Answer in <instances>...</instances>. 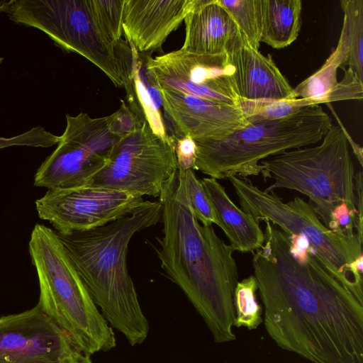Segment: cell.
I'll use <instances>...</instances> for the list:
<instances>
[{"label":"cell","mask_w":363,"mask_h":363,"mask_svg":"<svg viewBox=\"0 0 363 363\" xmlns=\"http://www.w3.org/2000/svg\"><path fill=\"white\" fill-rule=\"evenodd\" d=\"M332 125L320 105L305 107L285 118L252 120L225 138L194 140V169L216 179L257 176L261 161L321 141Z\"/></svg>","instance_id":"cell-5"},{"label":"cell","mask_w":363,"mask_h":363,"mask_svg":"<svg viewBox=\"0 0 363 363\" xmlns=\"http://www.w3.org/2000/svg\"><path fill=\"white\" fill-rule=\"evenodd\" d=\"M60 363H93L90 356L72 345L65 353Z\"/></svg>","instance_id":"cell-32"},{"label":"cell","mask_w":363,"mask_h":363,"mask_svg":"<svg viewBox=\"0 0 363 363\" xmlns=\"http://www.w3.org/2000/svg\"><path fill=\"white\" fill-rule=\"evenodd\" d=\"M130 45L133 60L130 86L127 91L129 108L141 121H147L157 135L164 140L174 141L166 131L160 111L161 89L146 66L145 54L138 52L133 45Z\"/></svg>","instance_id":"cell-20"},{"label":"cell","mask_w":363,"mask_h":363,"mask_svg":"<svg viewBox=\"0 0 363 363\" xmlns=\"http://www.w3.org/2000/svg\"><path fill=\"white\" fill-rule=\"evenodd\" d=\"M6 13L13 23L38 29L60 48L85 57L123 87L116 45L101 33L88 0H14Z\"/></svg>","instance_id":"cell-8"},{"label":"cell","mask_w":363,"mask_h":363,"mask_svg":"<svg viewBox=\"0 0 363 363\" xmlns=\"http://www.w3.org/2000/svg\"><path fill=\"white\" fill-rule=\"evenodd\" d=\"M113 114L92 118L86 113L66 115V128L55 150L34 177L35 186L48 189L84 186L108 163L123 136L111 127Z\"/></svg>","instance_id":"cell-9"},{"label":"cell","mask_w":363,"mask_h":363,"mask_svg":"<svg viewBox=\"0 0 363 363\" xmlns=\"http://www.w3.org/2000/svg\"><path fill=\"white\" fill-rule=\"evenodd\" d=\"M145 62L161 89L240 106L227 53L196 54L180 48L155 57L145 54Z\"/></svg>","instance_id":"cell-12"},{"label":"cell","mask_w":363,"mask_h":363,"mask_svg":"<svg viewBox=\"0 0 363 363\" xmlns=\"http://www.w3.org/2000/svg\"><path fill=\"white\" fill-rule=\"evenodd\" d=\"M181 171V170H180ZM190 206L199 221L203 225L218 226L219 222L209 199L193 169L182 171Z\"/></svg>","instance_id":"cell-27"},{"label":"cell","mask_w":363,"mask_h":363,"mask_svg":"<svg viewBox=\"0 0 363 363\" xmlns=\"http://www.w3.org/2000/svg\"><path fill=\"white\" fill-rule=\"evenodd\" d=\"M349 144L342 128L332 125L315 146L292 149L260 162V174L274 183L265 190L287 189L309 198L310 204L328 227L330 215L345 202L356 208L355 174Z\"/></svg>","instance_id":"cell-6"},{"label":"cell","mask_w":363,"mask_h":363,"mask_svg":"<svg viewBox=\"0 0 363 363\" xmlns=\"http://www.w3.org/2000/svg\"><path fill=\"white\" fill-rule=\"evenodd\" d=\"M91 16L104 38L112 45L121 40L124 0H88Z\"/></svg>","instance_id":"cell-26"},{"label":"cell","mask_w":363,"mask_h":363,"mask_svg":"<svg viewBox=\"0 0 363 363\" xmlns=\"http://www.w3.org/2000/svg\"><path fill=\"white\" fill-rule=\"evenodd\" d=\"M318 105L309 98H296L282 100H241L240 106L248 121L255 119H278L287 117L301 109Z\"/></svg>","instance_id":"cell-25"},{"label":"cell","mask_w":363,"mask_h":363,"mask_svg":"<svg viewBox=\"0 0 363 363\" xmlns=\"http://www.w3.org/2000/svg\"><path fill=\"white\" fill-rule=\"evenodd\" d=\"M223 230L234 250L253 253L264 242V234L251 216L238 208L229 198L225 189L211 177L201 180Z\"/></svg>","instance_id":"cell-19"},{"label":"cell","mask_w":363,"mask_h":363,"mask_svg":"<svg viewBox=\"0 0 363 363\" xmlns=\"http://www.w3.org/2000/svg\"><path fill=\"white\" fill-rule=\"evenodd\" d=\"M177 170L174 141L157 135L145 121L121 139L106 165L85 186L159 197Z\"/></svg>","instance_id":"cell-10"},{"label":"cell","mask_w":363,"mask_h":363,"mask_svg":"<svg viewBox=\"0 0 363 363\" xmlns=\"http://www.w3.org/2000/svg\"><path fill=\"white\" fill-rule=\"evenodd\" d=\"M348 55V36L343 23L337 45L323 65L294 88L296 97L313 99L318 105L362 99L363 82L351 70L343 69L347 65Z\"/></svg>","instance_id":"cell-18"},{"label":"cell","mask_w":363,"mask_h":363,"mask_svg":"<svg viewBox=\"0 0 363 363\" xmlns=\"http://www.w3.org/2000/svg\"><path fill=\"white\" fill-rule=\"evenodd\" d=\"M161 91L165 126L172 138L221 139L249 123L239 106L172 90Z\"/></svg>","instance_id":"cell-14"},{"label":"cell","mask_w":363,"mask_h":363,"mask_svg":"<svg viewBox=\"0 0 363 363\" xmlns=\"http://www.w3.org/2000/svg\"><path fill=\"white\" fill-rule=\"evenodd\" d=\"M159 201L163 228L157 254L161 267L203 319L216 342L235 340L233 296L239 275L234 249L212 225L199 223L182 171L165 184Z\"/></svg>","instance_id":"cell-2"},{"label":"cell","mask_w":363,"mask_h":363,"mask_svg":"<svg viewBox=\"0 0 363 363\" xmlns=\"http://www.w3.org/2000/svg\"><path fill=\"white\" fill-rule=\"evenodd\" d=\"M327 106L329 107L330 110L332 111L333 114L335 117L337 122L338 123V125L342 128L343 130L349 145H351L352 151L357 158L359 163L361 167H362L363 164V157H362V147L359 145L357 143H356L354 140L352 138V137L350 135L348 132L347 131L345 127L343 125L342 121L339 119V117L336 115V113L335 110L333 109L332 105L330 103L326 104Z\"/></svg>","instance_id":"cell-33"},{"label":"cell","mask_w":363,"mask_h":363,"mask_svg":"<svg viewBox=\"0 0 363 363\" xmlns=\"http://www.w3.org/2000/svg\"><path fill=\"white\" fill-rule=\"evenodd\" d=\"M289 251L293 258L298 262L307 261L311 246L308 239L298 234L289 235Z\"/></svg>","instance_id":"cell-31"},{"label":"cell","mask_w":363,"mask_h":363,"mask_svg":"<svg viewBox=\"0 0 363 363\" xmlns=\"http://www.w3.org/2000/svg\"><path fill=\"white\" fill-rule=\"evenodd\" d=\"M227 55L233 67L232 78L240 101L297 98L272 55H264L253 48L242 33Z\"/></svg>","instance_id":"cell-16"},{"label":"cell","mask_w":363,"mask_h":363,"mask_svg":"<svg viewBox=\"0 0 363 363\" xmlns=\"http://www.w3.org/2000/svg\"><path fill=\"white\" fill-rule=\"evenodd\" d=\"M196 0H124L123 32L136 50H157L184 20Z\"/></svg>","instance_id":"cell-15"},{"label":"cell","mask_w":363,"mask_h":363,"mask_svg":"<svg viewBox=\"0 0 363 363\" xmlns=\"http://www.w3.org/2000/svg\"><path fill=\"white\" fill-rule=\"evenodd\" d=\"M257 290L258 284L254 275L238 281L233 296L235 313L234 326L255 330L263 322L262 308L257 299Z\"/></svg>","instance_id":"cell-24"},{"label":"cell","mask_w":363,"mask_h":363,"mask_svg":"<svg viewBox=\"0 0 363 363\" xmlns=\"http://www.w3.org/2000/svg\"><path fill=\"white\" fill-rule=\"evenodd\" d=\"M340 6L349 43L347 65L363 82V0H342Z\"/></svg>","instance_id":"cell-22"},{"label":"cell","mask_w":363,"mask_h":363,"mask_svg":"<svg viewBox=\"0 0 363 363\" xmlns=\"http://www.w3.org/2000/svg\"><path fill=\"white\" fill-rule=\"evenodd\" d=\"M241 209L258 223L269 220L288 235L305 236L328 271L363 303V279L349 268L362 255L363 238L328 229L313 207L299 196L284 202L274 191L268 192L246 178H229Z\"/></svg>","instance_id":"cell-7"},{"label":"cell","mask_w":363,"mask_h":363,"mask_svg":"<svg viewBox=\"0 0 363 363\" xmlns=\"http://www.w3.org/2000/svg\"><path fill=\"white\" fill-rule=\"evenodd\" d=\"M185 39L181 49L196 54H226L241 33L218 0H196L184 18Z\"/></svg>","instance_id":"cell-17"},{"label":"cell","mask_w":363,"mask_h":363,"mask_svg":"<svg viewBox=\"0 0 363 363\" xmlns=\"http://www.w3.org/2000/svg\"><path fill=\"white\" fill-rule=\"evenodd\" d=\"M72 345L38 303L0 318V363H60Z\"/></svg>","instance_id":"cell-13"},{"label":"cell","mask_w":363,"mask_h":363,"mask_svg":"<svg viewBox=\"0 0 363 363\" xmlns=\"http://www.w3.org/2000/svg\"><path fill=\"white\" fill-rule=\"evenodd\" d=\"M14 0H0V13H7Z\"/></svg>","instance_id":"cell-34"},{"label":"cell","mask_w":363,"mask_h":363,"mask_svg":"<svg viewBox=\"0 0 363 363\" xmlns=\"http://www.w3.org/2000/svg\"><path fill=\"white\" fill-rule=\"evenodd\" d=\"M160 201H144L130 214L103 226L56 231L91 299L131 346L143 343L150 325L128 272V245L135 233L162 220Z\"/></svg>","instance_id":"cell-3"},{"label":"cell","mask_w":363,"mask_h":363,"mask_svg":"<svg viewBox=\"0 0 363 363\" xmlns=\"http://www.w3.org/2000/svg\"><path fill=\"white\" fill-rule=\"evenodd\" d=\"M261 42L275 49L290 45L299 34L302 1L261 0Z\"/></svg>","instance_id":"cell-21"},{"label":"cell","mask_w":363,"mask_h":363,"mask_svg":"<svg viewBox=\"0 0 363 363\" xmlns=\"http://www.w3.org/2000/svg\"><path fill=\"white\" fill-rule=\"evenodd\" d=\"M60 136L55 135L42 126L31 129L11 138L0 137V149L11 146L50 147L57 145Z\"/></svg>","instance_id":"cell-28"},{"label":"cell","mask_w":363,"mask_h":363,"mask_svg":"<svg viewBox=\"0 0 363 363\" xmlns=\"http://www.w3.org/2000/svg\"><path fill=\"white\" fill-rule=\"evenodd\" d=\"M264 222V242L252 253V265L270 337L312 363H363V303L312 246L307 261L297 262L289 235Z\"/></svg>","instance_id":"cell-1"},{"label":"cell","mask_w":363,"mask_h":363,"mask_svg":"<svg viewBox=\"0 0 363 363\" xmlns=\"http://www.w3.org/2000/svg\"><path fill=\"white\" fill-rule=\"evenodd\" d=\"M121 102L120 108L112 113L111 127L115 133L124 136L140 127L144 121H141L123 101Z\"/></svg>","instance_id":"cell-29"},{"label":"cell","mask_w":363,"mask_h":363,"mask_svg":"<svg viewBox=\"0 0 363 363\" xmlns=\"http://www.w3.org/2000/svg\"><path fill=\"white\" fill-rule=\"evenodd\" d=\"M3 60H4V59H3V57H1L0 56V65H1V62H2V61H3Z\"/></svg>","instance_id":"cell-35"},{"label":"cell","mask_w":363,"mask_h":363,"mask_svg":"<svg viewBox=\"0 0 363 363\" xmlns=\"http://www.w3.org/2000/svg\"><path fill=\"white\" fill-rule=\"evenodd\" d=\"M230 15L249 44L259 50L262 29L261 0H218Z\"/></svg>","instance_id":"cell-23"},{"label":"cell","mask_w":363,"mask_h":363,"mask_svg":"<svg viewBox=\"0 0 363 363\" xmlns=\"http://www.w3.org/2000/svg\"><path fill=\"white\" fill-rule=\"evenodd\" d=\"M143 201L138 194L84 186L48 189L35 207L40 218L66 233L103 226L130 214Z\"/></svg>","instance_id":"cell-11"},{"label":"cell","mask_w":363,"mask_h":363,"mask_svg":"<svg viewBox=\"0 0 363 363\" xmlns=\"http://www.w3.org/2000/svg\"><path fill=\"white\" fill-rule=\"evenodd\" d=\"M172 139L174 143L178 170H194L196 159V145L194 140L189 136Z\"/></svg>","instance_id":"cell-30"},{"label":"cell","mask_w":363,"mask_h":363,"mask_svg":"<svg viewBox=\"0 0 363 363\" xmlns=\"http://www.w3.org/2000/svg\"><path fill=\"white\" fill-rule=\"evenodd\" d=\"M28 247L40 286L38 303L45 315L89 356L114 348V332L91 299L56 231L36 224Z\"/></svg>","instance_id":"cell-4"}]
</instances>
